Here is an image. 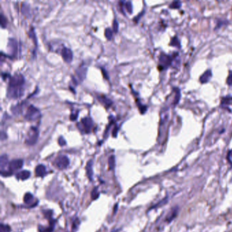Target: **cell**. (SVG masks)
<instances>
[{
	"mask_svg": "<svg viewBox=\"0 0 232 232\" xmlns=\"http://www.w3.org/2000/svg\"><path fill=\"white\" fill-rule=\"evenodd\" d=\"M0 227H1V232H10V228L8 225L1 224Z\"/></svg>",
	"mask_w": 232,
	"mask_h": 232,
	"instance_id": "30",
	"label": "cell"
},
{
	"mask_svg": "<svg viewBox=\"0 0 232 232\" xmlns=\"http://www.w3.org/2000/svg\"><path fill=\"white\" fill-rule=\"evenodd\" d=\"M93 126V121L91 118L85 117L81 120L80 123L77 124L78 128L80 130V132L85 134H89L91 132Z\"/></svg>",
	"mask_w": 232,
	"mask_h": 232,
	"instance_id": "3",
	"label": "cell"
},
{
	"mask_svg": "<svg viewBox=\"0 0 232 232\" xmlns=\"http://www.w3.org/2000/svg\"><path fill=\"white\" fill-rule=\"evenodd\" d=\"M58 143H59V144L60 146L63 147V146L66 144V141H65L64 138H63L62 136H61V137L59 138V140H58Z\"/></svg>",
	"mask_w": 232,
	"mask_h": 232,
	"instance_id": "32",
	"label": "cell"
},
{
	"mask_svg": "<svg viewBox=\"0 0 232 232\" xmlns=\"http://www.w3.org/2000/svg\"><path fill=\"white\" fill-rule=\"evenodd\" d=\"M33 195L31 193H27L24 195L23 197L24 202H25V204H29L31 203V202L33 201Z\"/></svg>",
	"mask_w": 232,
	"mask_h": 232,
	"instance_id": "17",
	"label": "cell"
},
{
	"mask_svg": "<svg viewBox=\"0 0 232 232\" xmlns=\"http://www.w3.org/2000/svg\"><path fill=\"white\" fill-rule=\"evenodd\" d=\"M22 14L26 15V16H29V7L28 6V5H25V3H23L22 5Z\"/></svg>",
	"mask_w": 232,
	"mask_h": 232,
	"instance_id": "26",
	"label": "cell"
},
{
	"mask_svg": "<svg viewBox=\"0 0 232 232\" xmlns=\"http://www.w3.org/2000/svg\"><path fill=\"white\" fill-rule=\"evenodd\" d=\"M86 170H87V174L90 180H93V161L92 160H90L89 162L87 163V166H86Z\"/></svg>",
	"mask_w": 232,
	"mask_h": 232,
	"instance_id": "16",
	"label": "cell"
},
{
	"mask_svg": "<svg viewBox=\"0 0 232 232\" xmlns=\"http://www.w3.org/2000/svg\"><path fill=\"white\" fill-rule=\"evenodd\" d=\"M108 164H109V169L112 170L115 168V157L114 155H111L108 159Z\"/></svg>",
	"mask_w": 232,
	"mask_h": 232,
	"instance_id": "19",
	"label": "cell"
},
{
	"mask_svg": "<svg viewBox=\"0 0 232 232\" xmlns=\"http://www.w3.org/2000/svg\"><path fill=\"white\" fill-rule=\"evenodd\" d=\"M25 105V104H24V103H19V104L16 105V106H13V107L11 108V110H12V112L15 115H19V114L22 113V111H23Z\"/></svg>",
	"mask_w": 232,
	"mask_h": 232,
	"instance_id": "14",
	"label": "cell"
},
{
	"mask_svg": "<svg viewBox=\"0 0 232 232\" xmlns=\"http://www.w3.org/2000/svg\"><path fill=\"white\" fill-rule=\"evenodd\" d=\"M30 175H31V173H30L29 171H27V170H22V171L18 172V173L16 174V178L22 180H25L29 178L30 177Z\"/></svg>",
	"mask_w": 232,
	"mask_h": 232,
	"instance_id": "15",
	"label": "cell"
},
{
	"mask_svg": "<svg viewBox=\"0 0 232 232\" xmlns=\"http://www.w3.org/2000/svg\"><path fill=\"white\" fill-rule=\"evenodd\" d=\"M102 73H103V74H104V76L105 78H106V79H108V75L106 74V70H104V69H102Z\"/></svg>",
	"mask_w": 232,
	"mask_h": 232,
	"instance_id": "38",
	"label": "cell"
},
{
	"mask_svg": "<svg viewBox=\"0 0 232 232\" xmlns=\"http://www.w3.org/2000/svg\"><path fill=\"white\" fill-rule=\"evenodd\" d=\"M176 214H177V210H176V209L173 210H172V212L171 213V214H170V216L168 217V218H167L168 221H169V222L171 221V220H172V219H174V218H175L176 216Z\"/></svg>",
	"mask_w": 232,
	"mask_h": 232,
	"instance_id": "28",
	"label": "cell"
},
{
	"mask_svg": "<svg viewBox=\"0 0 232 232\" xmlns=\"http://www.w3.org/2000/svg\"><path fill=\"white\" fill-rule=\"evenodd\" d=\"M227 85H232V71H230L229 76L227 77Z\"/></svg>",
	"mask_w": 232,
	"mask_h": 232,
	"instance_id": "33",
	"label": "cell"
},
{
	"mask_svg": "<svg viewBox=\"0 0 232 232\" xmlns=\"http://www.w3.org/2000/svg\"><path fill=\"white\" fill-rule=\"evenodd\" d=\"M87 67L85 66H80L76 70V74L80 81H82L87 76Z\"/></svg>",
	"mask_w": 232,
	"mask_h": 232,
	"instance_id": "10",
	"label": "cell"
},
{
	"mask_svg": "<svg viewBox=\"0 0 232 232\" xmlns=\"http://www.w3.org/2000/svg\"><path fill=\"white\" fill-rule=\"evenodd\" d=\"M125 7L126 8L127 12L130 14H132L133 12V5L131 1H127V2L125 3Z\"/></svg>",
	"mask_w": 232,
	"mask_h": 232,
	"instance_id": "23",
	"label": "cell"
},
{
	"mask_svg": "<svg viewBox=\"0 0 232 232\" xmlns=\"http://www.w3.org/2000/svg\"><path fill=\"white\" fill-rule=\"evenodd\" d=\"M23 160L22 159H14L9 163L8 169L11 172H14L22 168L23 166Z\"/></svg>",
	"mask_w": 232,
	"mask_h": 232,
	"instance_id": "9",
	"label": "cell"
},
{
	"mask_svg": "<svg viewBox=\"0 0 232 232\" xmlns=\"http://www.w3.org/2000/svg\"><path fill=\"white\" fill-rule=\"evenodd\" d=\"M25 78L20 74H15L11 76L7 89V97L9 99H18L24 95Z\"/></svg>",
	"mask_w": 232,
	"mask_h": 232,
	"instance_id": "1",
	"label": "cell"
},
{
	"mask_svg": "<svg viewBox=\"0 0 232 232\" xmlns=\"http://www.w3.org/2000/svg\"><path fill=\"white\" fill-rule=\"evenodd\" d=\"M0 21H1V26L2 28H5L7 26V18L5 17L2 14H1L0 15Z\"/></svg>",
	"mask_w": 232,
	"mask_h": 232,
	"instance_id": "21",
	"label": "cell"
},
{
	"mask_svg": "<svg viewBox=\"0 0 232 232\" xmlns=\"http://www.w3.org/2000/svg\"><path fill=\"white\" fill-rule=\"evenodd\" d=\"M52 213V212L51 210H47V211H45V212H44L45 216H46V218H50V217H51Z\"/></svg>",
	"mask_w": 232,
	"mask_h": 232,
	"instance_id": "35",
	"label": "cell"
},
{
	"mask_svg": "<svg viewBox=\"0 0 232 232\" xmlns=\"http://www.w3.org/2000/svg\"><path fill=\"white\" fill-rule=\"evenodd\" d=\"M6 138H7L6 137V134H5V133L2 131V132H1V140H5Z\"/></svg>",
	"mask_w": 232,
	"mask_h": 232,
	"instance_id": "37",
	"label": "cell"
},
{
	"mask_svg": "<svg viewBox=\"0 0 232 232\" xmlns=\"http://www.w3.org/2000/svg\"><path fill=\"white\" fill-rule=\"evenodd\" d=\"M38 136L39 132L36 127H30L29 132L27 133V138L25 139V143L29 146L35 144L37 142V139H38Z\"/></svg>",
	"mask_w": 232,
	"mask_h": 232,
	"instance_id": "4",
	"label": "cell"
},
{
	"mask_svg": "<svg viewBox=\"0 0 232 232\" xmlns=\"http://www.w3.org/2000/svg\"><path fill=\"white\" fill-rule=\"evenodd\" d=\"M159 70H166V69L168 68L170 65H171L172 61V56L166 55V54L162 53L161 54L159 58Z\"/></svg>",
	"mask_w": 232,
	"mask_h": 232,
	"instance_id": "6",
	"label": "cell"
},
{
	"mask_svg": "<svg viewBox=\"0 0 232 232\" xmlns=\"http://www.w3.org/2000/svg\"><path fill=\"white\" fill-rule=\"evenodd\" d=\"M212 76V72H211V70H208L206 71V72L204 73V74H202L201 76H200L199 81L202 84L207 83V82L211 79Z\"/></svg>",
	"mask_w": 232,
	"mask_h": 232,
	"instance_id": "11",
	"label": "cell"
},
{
	"mask_svg": "<svg viewBox=\"0 0 232 232\" xmlns=\"http://www.w3.org/2000/svg\"><path fill=\"white\" fill-rule=\"evenodd\" d=\"M180 91L178 89H176V97H175V100L174 101V104L176 105L178 103L180 100Z\"/></svg>",
	"mask_w": 232,
	"mask_h": 232,
	"instance_id": "29",
	"label": "cell"
},
{
	"mask_svg": "<svg viewBox=\"0 0 232 232\" xmlns=\"http://www.w3.org/2000/svg\"><path fill=\"white\" fill-rule=\"evenodd\" d=\"M99 196H100V193H99L98 190H97V187H95L94 189L92 191V192H91V198H92V199L95 200L97 199L99 197Z\"/></svg>",
	"mask_w": 232,
	"mask_h": 232,
	"instance_id": "24",
	"label": "cell"
},
{
	"mask_svg": "<svg viewBox=\"0 0 232 232\" xmlns=\"http://www.w3.org/2000/svg\"><path fill=\"white\" fill-rule=\"evenodd\" d=\"M55 164L60 170H64L70 164V159L65 155H59L55 160Z\"/></svg>",
	"mask_w": 232,
	"mask_h": 232,
	"instance_id": "7",
	"label": "cell"
},
{
	"mask_svg": "<svg viewBox=\"0 0 232 232\" xmlns=\"http://www.w3.org/2000/svg\"><path fill=\"white\" fill-rule=\"evenodd\" d=\"M29 37H31V38L33 40V42H34L35 44L37 45V39H36V37H35V34L34 29H33V28H31V30L29 31Z\"/></svg>",
	"mask_w": 232,
	"mask_h": 232,
	"instance_id": "27",
	"label": "cell"
},
{
	"mask_svg": "<svg viewBox=\"0 0 232 232\" xmlns=\"http://www.w3.org/2000/svg\"><path fill=\"white\" fill-rule=\"evenodd\" d=\"M180 7H181V2L180 1H173V2L170 5V7L172 9H178Z\"/></svg>",
	"mask_w": 232,
	"mask_h": 232,
	"instance_id": "25",
	"label": "cell"
},
{
	"mask_svg": "<svg viewBox=\"0 0 232 232\" xmlns=\"http://www.w3.org/2000/svg\"><path fill=\"white\" fill-rule=\"evenodd\" d=\"M35 175L38 177H43L46 175V169L45 166L42 164H40L36 166L35 169Z\"/></svg>",
	"mask_w": 232,
	"mask_h": 232,
	"instance_id": "12",
	"label": "cell"
},
{
	"mask_svg": "<svg viewBox=\"0 0 232 232\" xmlns=\"http://www.w3.org/2000/svg\"><path fill=\"white\" fill-rule=\"evenodd\" d=\"M170 45L172 46H175V47L180 48V41L178 39L177 37H174L172 39Z\"/></svg>",
	"mask_w": 232,
	"mask_h": 232,
	"instance_id": "20",
	"label": "cell"
},
{
	"mask_svg": "<svg viewBox=\"0 0 232 232\" xmlns=\"http://www.w3.org/2000/svg\"><path fill=\"white\" fill-rule=\"evenodd\" d=\"M78 112H76V113H72V115H70V119H71V121H76V120L77 119V118H78Z\"/></svg>",
	"mask_w": 232,
	"mask_h": 232,
	"instance_id": "34",
	"label": "cell"
},
{
	"mask_svg": "<svg viewBox=\"0 0 232 232\" xmlns=\"http://www.w3.org/2000/svg\"><path fill=\"white\" fill-rule=\"evenodd\" d=\"M117 132H118V127H116L114 129L113 132H112V136H113V137H117Z\"/></svg>",
	"mask_w": 232,
	"mask_h": 232,
	"instance_id": "36",
	"label": "cell"
},
{
	"mask_svg": "<svg viewBox=\"0 0 232 232\" xmlns=\"http://www.w3.org/2000/svg\"><path fill=\"white\" fill-rule=\"evenodd\" d=\"M105 36L108 40H111L112 38V31L110 28H106L105 29Z\"/></svg>",
	"mask_w": 232,
	"mask_h": 232,
	"instance_id": "22",
	"label": "cell"
},
{
	"mask_svg": "<svg viewBox=\"0 0 232 232\" xmlns=\"http://www.w3.org/2000/svg\"><path fill=\"white\" fill-rule=\"evenodd\" d=\"M112 27H113V30L115 31V33H117L118 29H119V23H118V22L116 19L114 20L113 23H112Z\"/></svg>",
	"mask_w": 232,
	"mask_h": 232,
	"instance_id": "31",
	"label": "cell"
},
{
	"mask_svg": "<svg viewBox=\"0 0 232 232\" xmlns=\"http://www.w3.org/2000/svg\"><path fill=\"white\" fill-rule=\"evenodd\" d=\"M41 117V114L40 110L33 106V105H30L29 107L27 108L25 115H24V118L29 121H33L38 120Z\"/></svg>",
	"mask_w": 232,
	"mask_h": 232,
	"instance_id": "2",
	"label": "cell"
},
{
	"mask_svg": "<svg viewBox=\"0 0 232 232\" xmlns=\"http://www.w3.org/2000/svg\"><path fill=\"white\" fill-rule=\"evenodd\" d=\"M18 42L14 38H10L7 43V51L9 52V55L12 57H16L18 54Z\"/></svg>",
	"mask_w": 232,
	"mask_h": 232,
	"instance_id": "5",
	"label": "cell"
},
{
	"mask_svg": "<svg viewBox=\"0 0 232 232\" xmlns=\"http://www.w3.org/2000/svg\"><path fill=\"white\" fill-rule=\"evenodd\" d=\"M97 100H99V101L102 103L103 105H104V106L106 108L110 107V106L112 104V101L106 97L105 95H98L97 96Z\"/></svg>",
	"mask_w": 232,
	"mask_h": 232,
	"instance_id": "13",
	"label": "cell"
},
{
	"mask_svg": "<svg viewBox=\"0 0 232 232\" xmlns=\"http://www.w3.org/2000/svg\"><path fill=\"white\" fill-rule=\"evenodd\" d=\"M232 104V97L228 96L224 97L221 100V105L222 106H226V105H229Z\"/></svg>",
	"mask_w": 232,
	"mask_h": 232,
	"instance_id": "18",
	"label": "cell"
},
{
	"mask_svg": "<svg viewBox=\"0 0 232 232\" xmlns=\"http://www.w3.org/2000/svg\"><path fill=\"white\" fill-rule=\"evenodd\" d=\"M61 54L63 59L66 63H71L73 59V53L72 50L67 47H63L61 50Z\"/></svg>",
	"mask_w": 232,
	"mask_h": 232,
	"instance_id": "8",
	"label": "cell"
}]
</instances>
